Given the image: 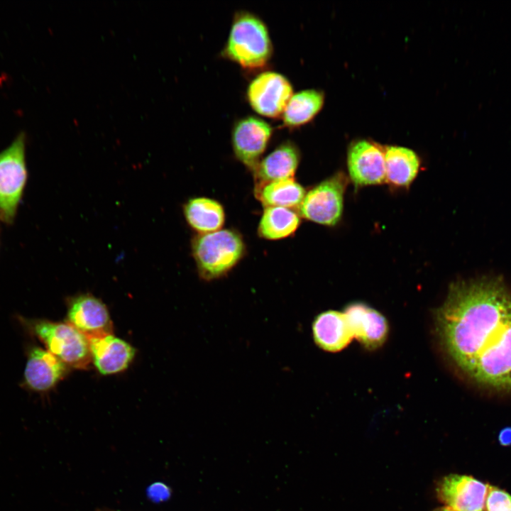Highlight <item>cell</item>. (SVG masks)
Returning a JSON list of instances; mask_svg holds the SVG:
<instances>
[{"label": "cell", "mask_w": 511, "mask_h": 511, "mask_svg": "<svg viewBox=\"0 0 511 511\" xmlns=\"http://www.w3.org/2000/svg\"><path fill=\"white\" fill-rule=\"evenodd\" d=\"M434 319L443 352L461 374L511 394V290L501 278L451 284Z\"/></svg>", "instance_id": "cell-1"}, {"label": "cell", "mask_w": 511, "mask_h": 511, "mask_svg": "<svg viewBox=\"0 0 511 511\" xmlns=\"http://www.w3.org/2000/svg\"><path fill=\"white\" fill-rule=\"evenodd\" d=\"M272 53L273 45L265 23L251 12H237L223 55L244 69L255 70L264 67Z\"/></svg>", "instance_id": "cell-2"}, {"label": "cell", "mask_w": 511, "mask_h": 511, "mask_svg": "<svg viewBox=\"0 0 511 511\" xmlns=\"http://www.w3.org/2000/svg\"><path fill=\"white\" fill-rule=\"evenodd\" d=\"M191 246L198 273L201 278L209 281L226 275L241 260L246 251L241 234L229 229L197 234Z\"/></svg>", "instance_id": "cell-3"}, {"label": "cell", "mask_w": 511, "mask_h": 511, "mask_svg": "<svg viewBox=\"0 0 511 511\" xmlns=\"http://www.w3.org/2000/svg\"><path fill=\"white\" fill-rule=\"evenodd\" d=\"M24 324L67 366L77 369L89 366L92 361L89 341L70 324L44 319L26 320Z\"/></svg>", "instance_id": "cell-4"}, {"label": "cell", "mask_w": 511, "mask_h": 511, "mask_svg": "<svg viewBox=\"0 0 511 511\" xmlns=\"http://www.w3.org/2000/svg\"><path fill=\"white\" fill-rule=\"evenodd\" d=\"M26 143L21 132L0 153V219L8 225L15 220L28 180Z\"/></svg>", "instance_id": "cell-5"}, {"label": "cell", "mask_w": 511, "mask_h": 511, "mask_svg": "<svg viewBox=\"0 0 511 511\" xmlns=\"http://www.w3.org/2000/svg\"><path fill=\"white\" fill-rule=\"evenodd\" d=\"M348 179L338 172L309 191L298 207L300 216L326 226H334L340 220L344 207V195Z\"/></svg>", "instance_id": "cell-6"}, {"label": "cell", "mask_w": 511, "mask_h": 511, "mask_svg": "<svg viewBox=\"0 0 511 511\" xmlns=\"http://www.w3.org/2000/svg\"><path fill=\"white\" fill-rule=\"evenodd\" d=\"M290 81L282 75L265 71L258 75L246 91L251 108L258 114L270 118L282 116L293 94Z\"/></svg>", "instance_id": "cell-7"}, {"label": "cell", "mask_w": 511, "mask_h": 511, "mask_svg": "<svg viewBox=\"0 0 511 511\" xmlns=\"http://www.w3.org/2000/svg\"><path fill=\"white\" fill-rule=\"evenodd\" d=\"M489 485L468 476L449 474L436 487L438 500L455 511H486Z\"/></svg>", "instance_id": "cell-8"}, {"label": "cell", "mask_w": 511, "mask_h": 511, "mask_svg": "<svg viewBox=\"0 0 511 511\" xmlns=\"http://www.w3.org/2000/svg\"><path fill=\"white\" fill-rule=\"evenodd\" d=\"M67 323L88 340L113 333V324L106 305L89 294L79 295L70 300Z\"/></svg>", "instance_id": "cell-9"}, {"label": "cell", "mask_w": 511, "mask_h": 511, "mask_svg": "<svg viewBox=\"0 0 511 511\" xmlns=\"http://www.w3.org/2000/svg\"><path fill=\"white\" fill-rule=\"evenodd\" d=\"M268 123L249 116L238 120L231 135L233 150L236 158L251 170L260 161L272 136Z\"/></svg>", "instance_id": "cell-10"}, {"label": "cell", "mask_w": 511, "mask_h": 511, "mask_svg": "<svg viewBox=\"0 0 511 511\" xmlns=\"http://www.w3.org/2000/svg\"><path fill=\"white\" fill-rule=\"evenodd\" d=\"M350 178L356 187L381 184L385 179L383 148L366 140L351 143L347 154Z\"/></svg>", "instance_id": "cell-11"}, {"label": "cell", "mask_w": 511, "mask_h": 511, "mask_svg": "<svg viewBox=\"0 0 511 511\" xmlns=\"http://www.w3.org/2000/svg\"><path fill=\"white\" fill-rule=\"evenodd\" d=\"M353 338L365 348L373 350L383 344L388 334L385 317L361 302L348 304L343 312Z\"/></svg>", "instance_id": "cell-12"}, {"label": "cell", "mask_w": 511, "mask_h": 511, "mask_svg": "<svg viewBox=\"0 0 511 511\" xmlns=\"http://www.w3.org/2000/svg\"><path fill=\"white\" fill-rule=\"evenodd\" d=\"M67 366L48 350L32 346L28 351L23 384L31 391L51 390L66 375Z\"/></svg>", "instance_id": "cell-13"}, {"label": "cell", "mask_w": 511, "mask_h": 511, "mask_svg": "<svg viewBox=\"0 0 511 511\" xmlns=\"http://www.w3.org/2000/svg\"><path fill=\"white\" fill-rule=\"evenodd\" d=\"M88 341L92 361L102 375L124 370L135 356L136 350L132 346L112 334Z\"/></svg>", "instance_id": "cell-14"}, {"label": "cell", "mask_w": 511, "mask_h": 511, "mask_svg": "<svg viewBox=\"0 0 511 511\" xmlns=\"http://www.w3.org/2000/svg\"><path fill=\"white\" fill-rule=\"evenodd\" d=\"M300 160V152L291 141H285L260 160L253 169L256 185L294 178Z\"/></svg>", "instance_id": "cell-15"}, {"label": "cell", "mask_w": 511, "mask_h": 511, "mask_svg": "<svg viewBox=\"0 0 511 511\" xmlns=\"http://www.w3.org/2000/svg\"><path fill=\"white\" fill-rule=\"evenodd\" d=\"M316 344L327 352H338L351 341V331L343 312L328 310L318 314L312 323Z\"/></svg>", "instance_id": "cell-16"}, {"label": "cell", "mask_w": 511, "mask_h": 511, "mask_svg": "<svg viewBox=\"0 0 511 511\" xmlns=\"http://www.w3.org/2000/svg\"><path fill=\"white\" fill-rule=\"evenodd\" d=\"M183 214L189 226L199 234L220 230L225 221L223 206L216 200L204 197L189 199L184 204Z\"/></svg>", "instance_id": "cell-17"}, {"label": "cell", "mask_w": 511, "mask_h": 511, "mask_svg": "<svg viewBox=\"0 0 511 511\" xmlns=\"http://www.w3.org/2000/svg\"><path fill=\"white\" fill-rule=\"evenodd\" d=\"M305 194L304 188L294 178L258 184L255 187L256 198L265 207L298 208Z\"/></svg>", "instance_id": "cell-18"}, {"label": "cell", "mask_w": 511, "mask_h": 511, "mask_svg": "<svg viewBox=\"0 0 511 511\" xmlns=\"http://www.w3.org/2000/svg\"><path fill=\"white\" fill-rule=\"evenodd\" d=\"M385 179L396 187H407L415 178L419 168V158L411 149L388 146L384 150Z\"/></svg>", "instance_id": "cell-19"}, {"label": "cell", "mask_w": 511, "mask_h": 511, "mask_svg": "<svg viewBox=\"0 0 511 511\" xmlns=\"http://www.w3.org/2000/svg\"><path fill=\"white\" fill-rule=\"evenodd\" d=\"M323 92L305 89L293 94L282 114L283 126L296 128L309 122L322 109Z\"/></svg>", "instance_id": "cell-20"}, {"label": "cell", "mask_w": 511, "mask_h": 511, "mask_svg": "<svg viewBox=\"0 0 511 511\" xmlns=\"http://www.w3.org/2000/svg\"><path fill=\"white\" fill-rule=\"evenodd\" d=\"M300 223V216L292 209L268 207L258 224V233L268 240L282 239L293 234Z\"/></svg>", "instance_id": "cell-21"}, {"label": "cell", "mask_w": 511, "mask_h": 511, "mask_svg": "<svg viewBox=\"0 0 511 511\" xmlns=\"http://www.w3.org/2000/svg\"><path fill=\"white\" fill-rule=\"evenodd\" d=\"M485 510L486 511H511V495L502 489L489 485Z\"/></svg>", "instance_id": "cell-22"}, {"label": "cell", "mask_w": 511, "mask_h": 511, "mask_svg": "<svg viewBox=\"0 0 511 511\" xmlns=\"http://www.w3.org/2000/svg\"><path fill=\"white\" fill-rule=\"evenodd\" d=\"M147 495L154 502H161L168 500L171 495L170 488L163 483L155 482L147 489Z\"/></svg>", "instance_id": "cell-23"}, {"label": "cell", "mask_w": 511, "mask_h": 511, "mask_svg": "<svg viewBox=\"0 0 511 511\" xmlns=\"http://www.w3.org/2000/svg\"><path fill=\"white\" fill-rule=\"evenodd\" d=\"M498 441L502 446L511 445V427H507L502 429L498 435Z\"/></svg>", "instance_id": "cell-24"}, {"label": "cell", "mask_w": 511, "mask_h": 511, "mask_svg": "<svg viewBox=\"0 0 511 511\" xmlns=\"http://www.w3.org/2000/svg\"><path fill=\"white\" fill-rule=\"evenodd\" d=\"M433 511H455V510H454L453 509H451L449 507L444 506V507H438Z\"/></svg>", "instance_id": "cell-25"}]
</instances>
